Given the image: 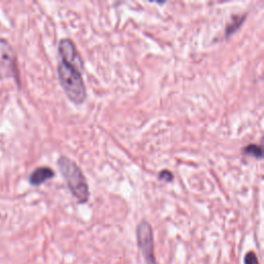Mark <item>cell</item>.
<instances>
[{"mask_svg": "<svg viewBox=\"0 0 264 264\" xmlns=\"http://www.w3.org/2000/svg\"><path fill=\"white\" fill-rule=\"evenodd\" d=\"M55 176L54 170L48 166H41L33 170L29 177V182L31 185L38 186L43 184L45 181L52 179Z\"/></svg>", "mask_w": 264, "mask_h": 264, "instance_id": "6", "label": "cell"}, {"mask_svg": "<svg viewBox=\"0 0 264 264\" xmlns=\"http://www.w3.org/2000/svg\"><path fill=\"white\" fill-rule=\"evenodd\" d=\"M58 165L62 176L66 180L71 194L80 204H86L90 197L89 185L80 166L65 156L59 158Z\"/></svg>", "mask_w": 264, "mask_h": 264, "instance_id": "1", "label": "cell"}, {"mask_svg": "<svg viewBox=\"0 0 264 264\" xmlns=\"http://www.w3.org/2000/svg\"><path fill=\"white\" fill-rule=\"evenodd\" d=\"M246 20V14H243V15H234L232 17L231 21L227 24V27H226V37H229L230 35L234 34L236 31L242 26V24L245 22Z\"/></svg>", "mask_w": 264, "mask_h": 264, "instance_id": "7", "label": "cell"}, {"mask_svg": "<svg viewBox=\"0 0 264 264\" xmlns=\"http://www.w3.org/2000/svg\"><path fill=\"white\" fill-rule=\"evenodd\" d=\"M136 240L138 249L141 251L147 264H158L154 254V236L150 223L143 221L136 227Z\"/></svg>", "mask_w": 264, "mask_h": 264, "instance_id": "3", "label": "cell"}, {"mask_svg": "<svg viewBox=\"0 0 264 264\" xmlns=\"http://www.w3.org/2000/svg\"><path fill=\"white\" fill-rule=\"evenodd\" d=\"M243 152L246 155H251L254 158L257 159H261L263 157V151L261 149V147L255 145V144H251L249 146H246L243 150Z\"/></svg>", "mask_w": 264, "mask_h": 264, "instance_id": "8", "label": "cell"}, {"mask_svg": "<svg viewBox=\"0 0 264 264\" xmlns=\"http://www.w3.org/2000/svg\"><path fill=\"white\" fill-rule=\"evenodd\" d=\"M57 70L60 85L67 97L76 104L83 103L87 97V91L81 71L62 61L59 63Z\"/></svg>", "mask_w": 264, "mask_h": 264, "instance_id": "2", "label": "cell"}, {"mask_svg": "<svg viewBox=\"0 0 264 264\" xmlns=\"http://www.w3.org/2000/svg\"><path fill=\"white\" fill-rule=\"evenodd\" d=\"M244 264H259L258 258L254 252H248L244 258Z\"/></svg>", "mask_w": 264, "mask_h": 264, "instance_id": "9", "label": "cell"}, {"mask_svg": "<svg viewBox=\"0 0 264 264\" xmlns=\"http://www.w3.org/2000/svg\"><path fill=\"white\" fill-rule=\"evenodd\" d=\"M158 178H159V180H162V181H165V182L169 183V182H172L174 180V175H173L172 172H170V170L163 169L159 173Z\"/></svg>", "mask_w": 264, "mask_h": 264, "instance_id": "10", "label": "cell"}, {"mask_svg": "<svg viewBox=\"0 0 264 264\" xmlns=\"http://www.w3.org/2000/svg\"><path fill=\"white\" fill-rule=\"evenodd\" d=\"M58 51L62 58V62H64V63L72 66L79 71H82L84 68V62L71 39H61L58 45Z\"/></svg>", "mask_w": 264, "mask_h": 264, "instance_id": "5", "label": "cell"}, {"mask_svg": "<svg viewBox=\"0 0 264 264\" xmlns=\"http://www.w3.org/2000/svg\"><path fill=\"white\" fill-rule=\"evenodd\" d=\"M17 74V57L11 44L0 38V77L7 79Z\"/></svg>", "mask_w": 264, "mask_h": 264, "instance_id": "4", "label": "cell"}]
</instances>
